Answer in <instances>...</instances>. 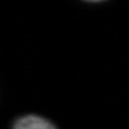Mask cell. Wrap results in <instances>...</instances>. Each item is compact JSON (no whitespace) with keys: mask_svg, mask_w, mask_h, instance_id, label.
Masks as SVG:
<instances>
[{"mask_svg":"<svg viewBox=\"0 0 129 129\" xmlns=\"http://www.w3.org/2000/svg\"><path fill=\"white\" fill-rule=\"evenodd\" d=\"M12 129H56V127L50 120L41 116L30 114L18 118Z\"/></svg>","mask_w":129,"mask_h":129,"instance_id":"6da1fadb","label":"cell"},{"mask_svg":"<svg viewBox=\"0 0 129 129\" xmlns=\"http://www.w3.org/2000/svg\"><path fill=\"white\" fill-rule=\"evenodd\" d=\"M87 1H101V0H87Z\"/></svg>","mask_w":129,"mask_h":129,"instance_id":"7a4b0ae2","label":"cell"}]
</instances>
